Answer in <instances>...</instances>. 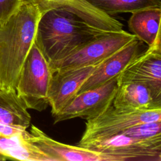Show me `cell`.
I'll return each instance as SVG.
<instances>
[{"instance_id":"cell-2","label":"cell","mask_w":161,"mask_h":161,"mask_svg":"<svg viewBox=\"0 0 161 161\" xmlns=\"http://www.w3.org/2000/svg\"><path fill=\"white\" fill-rule=\"evenodd\" d=\"M104 33L69 11L51 8L42 11L35 42L50 63Z\"/></svg>"},{"instance_id":"cell-14","label":"cell","mask_w":161,"mask_h":161,"mask_svg":"<svg viewBox=\"0 0 161 161\" xmlns=\"http://www.w3.org/2000/svg\"><path fill=\"white\" fill-rule=\"evenodd\" d=\"M26 130L11 137H0V153L7 159L24 161H55L28 138Z\"/></svg>"},{"instance_id":"cell-15","label":"cell","mask_w":161,"mask_h":161,"mask_svg":"<svg viewBox=\"0 0 161 161\" xmlns=\"http://www.w3.org/2000/svg\"><path fill=\"white\" fill-rule=\"evenodd\" d=\"M161 7H152L135 11L128 20V26L136 38L151 47L160 40Z\"/></svg>"},{"instance_id":"cell-20","label":"cell","mask_w":161,"mask_h":161,"mask_svg":"<svg viewBox=\"0 0 161 161\" xmlns=\"http://www.w3.org/2000/svg\"><path fill=\"white\" fill-rule=\"evenodd\" d=\"M26 129L0 123V137H11L19 134Z\"/></svg>"},{"instance_id":"cell-10","label":"cell","mask_w":161,"mask_h":161,"mask_svg":"<svg viewBox=\"0 0 161 161\" xmlns=\"http://www.w3.org/2000/svg\"><path fill=\"white\" fill-rule=\"evenodd\" d=\"M28 136L32 143L55 161H119L110 155L56 141L34 125L31 126Z\"/></svg>"},{"instance_id":"cell-4","label":"cell","mask_w":161,"mask_h":161,"mask_svg":"<svg viewBox=\"0 0 161 161\" xmlns=\"http://www.w3.org/2000/svg\"><path fill=\"white\" fill-rule=\"evenodd\" d=\"M136 36L123 30L102 33L70 53L50 63L53 72L96 65L123 47Z\"/></svg>"},{"instance_id":"cell-5","label":"cell","mask_w":161,"mask_h":161,"mask_svg":"<svg viewBox=\"0 0 161 161\" xmlns=\"http://www.w3.org/2000/svg\"><path fill=\"white\" fill-rule=\"evenodd\" d=\"M158 121H161V109L123 110L111 104L100 114L86 119V128L79 142L110 137L133 126Z\"/></svg>"},{"instance_id":"cell-19","label":"cell","mask_w":161,"mask_h":161,"mask_svg":"<svg viewBox=\"0 0 161 161\" xmlns=\"http://www.w3.org/2000/svg\"><path fill=\"white\" fill-rule=\"evenodd\" d=\"M20 1L19 0H0V26L15 11Z\"/></svg>"},{"instance_id":"cell-22","label":"cell","mask_w":161,"mask_h":161,"mask_svg":"<svg viewBox=\"0 0 161 161\" xmlns=\"http://www.w3.org/2000/svg\"><path fill=\"white\" fill-rule=\"evenodd\" d=\"M19 1H21V0H19Z\"/></svg>"},{"instance_id":"cell-18","label":"cell","mask_w":161,"mask_h":161,"mask_svg":"<svg viewBox=\"0 0 161 161\" xmlns=\"http://www.w3.org/2000/svg\"><path fill=\"white\" fill-rule=\"evenodd\" d=\"M121 133L136 139L161 140V121L140 123Z\"/></svg>"},{"instance_id":"cell-1","label":"cell","mask_w":161,"mask_h":161,"mask_svg":"<svg viewBox=\"0 0 161 161\" xmlns=\"http://www.w3.org/2000/svg\"><path fill=\"white\" fill-rule=\"evenodd\" d=\"M42 10L35 0H21L0 26V89L16 91L23 63L35 39Z\"/></svg>"},{"instance_id":"cell-3","label":"cell","mask_w":161,"mask_h":161,"mask_svg":"<svg viewBox=\"0 0 161 161\" xmlns=\"http://www.w3.org/2000/svg\"><path fill=\"white\" fill-rule=\"evenodd\" d=\"M53 71L50 62L34 42L23 63L16 92L28 109L42 111L48 104Z\"/></svg>"},{"instance_id":"cell-8","label":"cell","mask_w":161,"mask_h":161,"mask_svg":"<svg viewBox=\"0 0 161 161\" xmlns=\"http://www.w3.org/2000/svg\"><path fill=\"white\" fill-rule=\"evenodd\" d=\"M140 82L161 94L160 40L142 51L118 75V84Z\"/></svg>"},{"instance_id":"cell-12","label":"cell","mask_w":161,"mask_h":161,"mask_svg":"<svg viewBox=\"0 0 161 161\" xmlns=\"http://www.w3.org/2000/svg\"><path fill=\"white\" fill-rule=\"evenodd\" d=\"M42 11L51 8H62L79 17L90 26L105 32L123 30V24L100 10L87 0H35Z\"/></svg>"},{"instance_id":"cell-16","label":"cell","mask_w":161,"mask_h":161,"mask_svg":"<svg viewBox=\"0 0 161 161\" xmlns=\"http://www.w3.org/2000/svg\"><path fill=\"white\" fill-rule=\"evenodd\" d=\"M28 109L16 91L0 89V123L26 130L31 123Z\"/></svg>"},{"instance_id":"cell-13","label":"cell","mask_w":161,"mask_h":161,"mask_svg":"<svg viewBox=\"0 0 161 161\" xmlns=\"http://www.w3.org/2000/svg\"><path fill=\"white\" fill-rule=\"evenodd\" d=\"M112 104L123 110L161 109V94L142 83H121L118 86Z\"/></svg>"},{"instance_id":"cell-21","label":"cell","mask_w":161,"mask_h":161,"mask_svg":"<svg viewBox=\"0 0 161 161\" xmlns=\"http://www.w3.org/2000/svg\"><path fill=\"white\" fill-rule=\"evenodd\" d=\"M6 160H7L6 157H4L3 155H2V154H1V153H0V161Z\"/></svg>"},{"instance_id":"cell-17","label":"cell","mask_w":161,"mask_h":161,"mask_svg":"<svg viewBox=\"0 0 161 161\" xmlns=\"http://www.w3.org/2000/svg\"><path fill=\"white\" fill-rule=\"evenodd\" d=\"M109 15L135 11L152 7H161L160 0H87Z\"/></svg>"},{"instance_id":"cell-7","label":"cell","mask_w":161,"mask_h":161,"mask_svg":"<svg viewBox=\"0 0 161 161\" xmlns=\"http://www.w3.org/2000/svg\"><path fill=\"white\" fill-rule=\"evenodd\" d=\"M118 86V77H116L97 87L76 95L53 116V123L75 118L87 119L97 116L112 104Z\"/></svg>"},{"instance_id":"cell-11","label":"cell","mask_w":161,"mask_h":161,"mask_svg":"<svg viewBox=\"0 0 161 161\" xmlns=\"http://www.w3.org/2000/svg\"><path fill=\"white\" fill-rule=\"evenodd\" d=\"M142 41L135 38L123 47L99 63L81 86L77 95L97 87L118 77L142 51Z\"/></svg>"},{"instance_id":"cell-6","label":"cell","mask_w":161,"mask_h":161,"mask_svg":"<svg viewBox=\"0 0 161 161\" xmlns=\"http://www.w3.org/2000/svg\"><path fill=\"white\" fill-rule=\"evenodd\" d=\"M77 145L114 156L119 161H161V140L136 139L119 133Z\"/></svg>"},{"instance_id":"cell-9","label":"cell","mask_w":161,"mask_h":161,"mask_svg":"<svg viewBox=\"0 0 161 161\" xmlns=\"http://www.w3.org/2000/svg\"><path fill=\"white\" fill-rule=\"evenodd\" d=\"M97 65L59 70L53 72L48 92V104L53 116L74 98Z\"/></svg>"}]
</instances>
